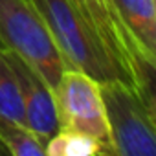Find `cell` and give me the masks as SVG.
<instances>
[{"instance_id": "obj_3", "label": "cell", "mask_w": 156, "mask_h": 156, "mask_svg": "<svg viewBox=\"0 0 156 156\" xmlns=\"http://www.w3.org/2000/svg\"><path fill=\"white\" fill-rule=\"evenodd\" d=\"M0 41L53 88L66 70L48 24L31 0H0Z\"/></svg>"}, {"instance_id": "obj_11", "label": "cell", "mask_w": 156, "mask_h": 156, "mask_svg": "<svg viewBox=\"0 0 156 156\" xmlns=\"http://www.w3.org/2000/svg\"><path fill=\"white\" fill-rule=\"evenodd\" d=\"M0 154H8V152H6V149L2 147V143H0Z\"/></svg>"}, {"instance_id": "obj_5", "label": "cell", "mask_w": 156, "mask_h": 156, "mask_svg": "<svg viewBox=\"0 0 156 156\" xmlns=\"http://www.w3.org/2000/svg\"><path fill=\"white\" fill-rule=\"evenodd\" d=\"M51 90L59 130L83 132L99 138L112 152L99 83L77 70H64Z\"/></svg>"}, {"instance_id": "obj_9", "label": "cell", "mask_w": 156, "mask_h": 156, "mask_svg": "<svg viewBox=\"0 0 156 156\" xmlns=\"http://www.w3.org/2000/svg\"><path fill=\"white\" fill-rule=\"evenodd\" d=\"M0 143L13 156H46V141L26 125L0 118Z\"/></svg>"}, {"instance_id": "obj_4", "label": "cell", "mask_w": 156, "mask_h": 156, "mask_svg": "<svg viewBox=\"0 0 156 156\" xmlns=\"http://www.w3.org/2000/svg\"><path fill=\"white\" fill-rule=\"evenodd\" d=\"M108 138L116 156H156L154 107L121 79L99 83Z\"/></svg>"}, {"instance_id": "obj_6", "label": "cell", "mask_w": 156, "mask_h": 156, "mask_svg": "<svg viewBox=\"0 0 156 156\" xmlns=\"http://www.w3.org/2000/svg\"><path fill=\"white\" fill-rule=\"evenodd\" d=\"M6 53L19 83L26 127L33 130L37 136H41L44 141H48L59 130L53 90L39 72H35L24 59H20L8 46H6Z\"/></svg>"}, {"instance_id": "obj_10", "label": "cell", "mask_w": 156, "mask_h": 156, "mask_svg": "<svg viewBox=\"0 0 156 156\" xmlns=\"http://www.w3.org/2000/svg\"><path fill=\"white\" fill-rule=\"evenodd\" d=\"M0 118L26 125L19 83L2 41H0Z\"/></svg>"}, {"instance_id": "obj_1", "label": "cell", "mask_w": 156, "mask_h": 156, "mask_svg": "<svg viewBox=\"0 0 156 156\" xmlns=\"http://www.w3.org/2000/svg\"><path fill=\"white\" fill-rule=\"evenodd\" d=\"M70 2L108 53L119 79L138 90L143 99L154 107L152 79L156 64L147 61L145 53L118 17L110 0H70Z\"/></svg>"}, {"instance_id": "obj_8", "label": "cell", "mask_w": 156, "mask_h": 156, "mask_svg": "<svg viewBox=\"0 0 156 156\" xmlns=\"http://www.w3.org/2000/svg\"><path fill=\"white\" fill-rule=\"evenodd\" d=\"M46 156H98L112 154L108 145L99 138L83 132L57 130L44 147Z\"/></svg>"}, {"instance_id": "obj_2", "label": "cell", "mask_w": 156, "mask_h": 156, "mask_svg": "<svg viewBox=\"0 0 156 156\" xmlns=\"http://www.w3.org/2000/svg\"><path fill=\"white\" fill-rule=\"evenodd\" d=\"M44 17L48 30L64 59L66 70H77L98 83L119 79V75L83 17L70 0H31Z\"/></svg>"}, {"instance_id": "obj_7", "label": "cell", "mask_w": 156, "mask_h": 156, "mask_svg": "<svg viewBox=\"0 0 156 156\" xmlns=\"http://www.w3.org/2000/svg\"><path fill=\"white\" fill-rule=\"evenodd\" d=\"M110 4L145 53L147 61L156 64V2L154 0H110Z\"/></svg>"}]
</instances>
